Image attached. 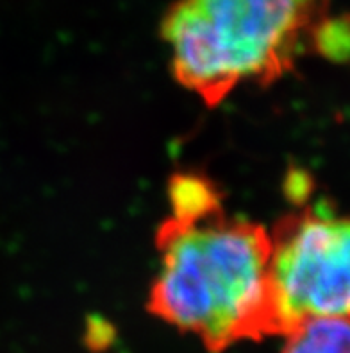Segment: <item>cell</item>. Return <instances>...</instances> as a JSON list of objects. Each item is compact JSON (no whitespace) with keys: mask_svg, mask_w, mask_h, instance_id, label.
Masks as SVG:
<instances>
[{"mask_svg":"<svg viewBox=\"0 0 350 353\" xmlns=\"http://www.w3.org/2000/svg\"><path fill=\"white\" fill-rule=\"evenodd\" d=\"M160 271L149 310L213 353L283 336L270 285V232L232 217L217 194L172 208L155 233Z\"/></svg>","mask_w":350,"mask_h":353,"instance_id":"1","label":"cell"},{"mask_svg":"<svg viewBox=\"0 0 350 353\" xmlns=\"http://www.w3.org/2000/svg\"><path fill=\"white\" fill-rule=\"evenodd\" d=\"M329 0H177L163 20L175 79L208 106L268 86L316 50Z\"/></svg>","mask_w":350,"mask_h":353,"instance_id":"2","label":"cell"},{"mask_svg":"<svg viewBox=\"0 0 350 353\" xmlns=\"http://www.w3.org/2000/svg\"><path fill=\"white\" fill-rule=\"evenodd\" d=\"M350 226L329 203L284 215L270 232V285L283 336L313 318H349Z\"/></svg>","mask_w":350,"mask_h":353,"instance_id":"3","label":"cell"},{"mask_svg":"<svg viewBox=\"0 0 350 353\" xmlns=\"http://www.w3.org/2000/svg\"><path fill=\"white\" fill-rule=\"evenodd\" d=\"M281 353H350L349 318H313L284 334Z\"/></svg>","mask_w":350,"mask_h":353,"instance_id":"4","label":"cell"}]
</instances>
